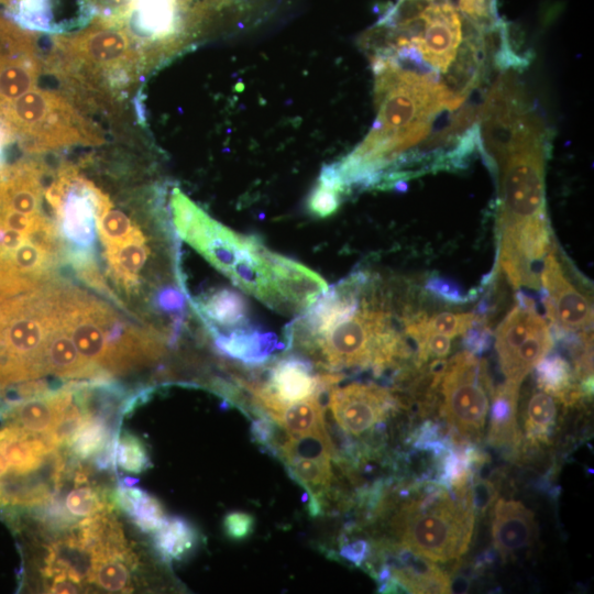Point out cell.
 <instances>
[{
	"mask_svg": "<svg viewBox=\"0 0 594 594\" xmlns=\"http://www.w3.org/2000/svg\"><path fill=\"white\" fill-rule=\"evenodd\" d=\"M475 314L441 312L431 317L418 315L413 317L427 330L453 338L463 334L476 319Z\"/></svg>",
	"mask_w": 594,
	"mask_h": 594,
	"instance_id": "obj_35",
	"label": "cell"
},
{
	"mask_svg": "<svg viewBox=\"0 0 594 594\" xmlns=\"http://www.w3.org/2000/svg\"><path fill=\"white\" fill-rule=\"evenodd\" d=\"M377 117L369 134L324 175L343 191L351 186L399 182L411 150L429 134L442 110L458 109L464 97L453 92L438 75L407 68L393 57L373 55Z\"/></svg>",
	"mask_w": 594,
	"mask_h": 594,
	"instance_id": "obj_2",
	"label": "cell"
},
{
	"mask_svg": "<svg viewBox=\"0 0 594 594\" xmlns=\"http://www.w3.org/2000/svg\"><path fill=\"white\" fill-rule=\"evenodd\" d=\"M176 233L240 289L278 310L271 251L255 237L240 234L211 218L180 189L169 200Z\"/></svg>",
	"mask_w": 594,
	"mask_h": 594,
	"instance_id": "obj_4",
	"label": "cell"
},
{
	"mask_svg": "<svg viewBox=\"0 0 594 594\" xmlns=\"http://www.w3.org/2000/svg\"><path fill=\"white\" fill-rule=\"evenodd\" d=\"M537 532L534 513L521 502L501 498L493 509L492 539L495 550L506 560L529 547Z\"/></svg>",
	"mask_w": 594,
	"mask_h": 594,
	"instance_id": "obj_18",
	"label": "cell"
},
{
	"mask_svg": "<svg viewBox=\"0 0 594 594\" xmlns=\"http://www.w3.org/2000/svg\"><path fill=\"white\" fill-rule=\"evenodd\" d=\"M273 282L280 311L306 310L328 289L326 280L316 272L284 255L271 251Z\"/></svg>",
	"mask_w": 594,
	"mask_h": 594,
	"instance_id": "obj_17",
	"label": "cell"
},
{
	"mask_svg": "<svg viewBox=\"0 0 594 594\" xmlns=\"http://www.w3.org/2000/svg\"><path fill=\"white\" fill-rule=\"evenodd\" d=\"M129 562L113 556L94 557L92 570L88 582L109 592H130L131 581Z\"/></svg>",
	"mask_w": 594,
	"mask_h": 594,
	"instance_id": "obj_30",
	"label": "cell"
},
{
	"mask_svg": "<svg viewBox=\"0 0 594 594\" xmlns=\"http://www.w3.org/2000/svg\"><path fill=\"white\" fill-rule=\"evenodd\" d=\"M116 494L119 506L142 531L155 532L166 519L161 502L142 488L121 483Z\"/></svg>",
	"mask_w": 594,
	"mask_h": 594,
	"instance_id": "obj_27",
	"label": "cell"
},
{
	"mask_svg": "<svg viewBox=\"0 0 594 594\" xmlns=\"http://www.w3.org/2000/svg\"><path fill=\"white\" fill-rule=\"evenodd\" d=\"M116 432L107 420L89 417L75 432L68 447L76 459L94 458Z\"/></svg>",
	"mask_w": 594,
	"mask_h": 594,
	"instance_id": "obj_29",
	"label": "cell"
},
{
	"mask_svg": "<svg viewBox=\"0 0 594 594\" xmlns=\"http://www.w3.org/2000/svg\"><path fill=\"white\" fill-rule=\"evenodd\" d=\"M116 462L122 470L133 474H140L152 466L144 443L127 431L118 436Z\"/></svg>",
	"mask_w": 594,
	"mask_h": 594,
	"instance_id": "obj_34",
	"label": "cell"
},
{
	"mask_svg": "<svg viewBox=\"0 0 594 594\" xmlns=\"http://www.w3.org/2000/svg\"><path fill=\"white\" fill-rule=\"evenodd\" d=\"M471 493L474 510L480 512H484L497 495L494 484L485 479H474Z\"/></svg>",
	"mask_w": 594,
	"mask_h": 594,
	"instance_id": "obj_41",
	"label": "cell"
},
{
	"mask_svg": "<svg viewBox=\"0 0 594 594\" xmlns=\"http://www.w3.org/2000/svg\"><path fill=\"white\" fill-rule=\"evenodd\" d=\"M427 1H433V0H427Z\"/></svg>",
	"mask_w": 594,
	"mask_h": 594,
	"instance_id": "obj_44",
	"label": "cell"
},
{
	"mask_svg": "<svg viewBox=\"0 0 594 594\" xmlns=\"http://www.w3.org/2000/svg\"><path fill=\"white\" fill-rule=\"evenodd\" d=\"M0 124L11 143L28 154L105 143L101 128L67 94L33 88L0 108Z\"/></svg>",
	"mask_w": 594,
	"mask_h": 594,
	"instance_id": "obj_6",
	"label": "cell"
},
{
	"mask_svg": "<svg viewBox=\"0 0 594 594\" xmlns=\"http://www.w3.org/2000/svg\"><path fill=\"white\" fill-rule=\"evenodd\" d=\"M450 490L440 484L402 505L391 521L397 546L433 562L452 561L466 552L475 519L471 486Z\"/></svg>",
	"mask_w": 594,
	"mask_h": 594,
	"instance_id": "obj_5",
	"label": "cell"
},
{
	"mask_svg": "<svg viewBox=\"0 0 594 594\" xmlns=\"http://www.w3.org/2000/svg\"><path fill=\"white\" fill-rule=\"evenodd\" d=\"M426 289L435 297L452 304H463L470 300L461 287L453 280L443 277H431L426 283Z\"/></svg>",
	"mask_w": 594,
	"mask_h": 594,
	"instance_id": "obj_40",
	"label": "cell"
},
{
	"mask_svg": "<svg viewBox=\"0 0 594 594\" xmlns=\"http://www.w3.org/2000/svg\"><path fill=\"white\" fill-rule=\"evenodd\" d=\"M43 73L86 112L108 114L118 113L148 74L132 38L96 16L79 30L51 36Z\"/></svg>",
	"mask_w": 594,
	"mask_h": 594,
	"instance_id": "obj_3",
	"label": "cell"
},
{
	"mask_svg": "<svg viewBox=\"0 0 594 594\" xmlns=\"http://www.w3.org/2000/svg\"><path fill=\"white\" fill-rule=\"evenodd\" d=\"M154 534L155 550L168 563L184 560L198 546V530L179 516L166 517Z\"/></svg>",
	"mask_w": 594,
	"mask_h": 594,
	"instance_id": "obj_25",
	"label": "cell"
},
{
	"mask_svg": "<svg viewBox=\"0 0 594 594\" xmlns=\"http://www.w3.org/2000/svg\"><path fill=\"white\" fill-rule=\"evenodd\" d=\"M106 195L72 164H63L45 189L55 226L64 246V260L69 264L96 258L97 215Z\"/></svg>",
	"mask_w": 594,
	"mask_h": 594,
	"instance_id": "obj_8",
	"label": "cell"
},
{
	"mask_svg": "<svg viewBox=\"0 0 594 594\" xmlns=\"http://www.w3.org/2000/svg\"><path fill=\"white\" fill-rule=\"evenodd\" d=\"M114 502L107 499L99 488L76 485L65 498V508L75 518H87L109 514Z\"/></svg>",
	"mask_w": 594,
	"mask_h": 594,
	"instance_id": "obj_31",
	"label": "cell"
},
{
	"mask_svg": "<svg viewBox=\"0 0 594 594\" xmlns=\"http://www.w3.org/2000/svg\"><path fill=\"white\" fill-rule=\"evenodd\" d=\"M340 202V194L318 183L308 197L307 207L314 216L327 218L337 211Z\"/></svg>",
	"mask_w": 594,
	"mask_h": 594,
	"instance_id": "obj_37",
	"label": "cell"
},
{
	"mask_svg": "<svg viewBox=\"0 0 594 594\" xmlns=\"http://www.w3.org/2000/svg\"><path fill=\"white\" fill-rule=\"evenodd\" d=\"M557 405L544 391L535 392L528 404L525 418L526 441L529 446L549 442L556 426Z\"/></svg>",
	"mask_w": 594,
	"mask_h": 594,
	"instance_id": "obj_28",
	"label": "cell"
},
{
	"mask_svg": "<svg viewBox=\"0 0 594 594\" xmlns=\"http://www.w3.org/2000/svg\"><path fill=\"white\" fill-rule=\"evenodd\" d=\"M138 228L140 227L113 205L97 216V232L103 248L123 243Z\"/></svg>",
	"mask_w": 594,
	"mask_h": 594,
	"instance_id": "obj_32",
	"label": "cell"
},
{
	"mask_svg": "<svg viewBox=\"0 0 594 594\" xmlns=\"http://www.w3.org/2000/svg\"><path fill=\"white\" fill-rule=\"evenodd\" d=\"M64 246L55 222L45 223L15 249L0 254V294L7 298L34 290L55 277Z\"/></svg>",
	"mask_w": 594,
	"mask_h": 594,
	"instance_id": "obj_11",
	"label": "cell"
},
{
	"mask_svg": "<svg viewBox=\"0 0 594 594\" xmlns=\"http://www.w3.org/2000/svg\"><path fill=\"white\" fill-rule=\"evenodd\" d=\"M9 144H11V141L3 127L0 124V168L3 165L4 147Z\"/></svg>",
	"mask_w": 594,
	"mask_h": 594,
	"instance_id": "obj_43",
	"label": "cell"
},
{
	"mask_svg": "<svg viewBox=\"0 0 594 594\" xmlns=\"http://www.w3.org/2000/svg\"><path fill=\"white\" fill-rule=\"evenodd\" d=\"M146 241L145 234L138 228L123 243L105 248L110 277L128 294L134 293L140 286V273L150 255Z\"/></svg>",
	"mask_w": 594,
	"mask_h": 594,
	"instance_id": "obj_23",
	"label": "cell"
},
{
	"mask_svg": "<svg viewBox=\"0 0 594 594\" xmlns=\"http://www.w3.org/2000/svg\"><path fill=\"white\" fill-rule=\"evenodd\" d=\"M484 145L499 172L498 263L515 288H540L551 246L546 211L544 125L524 98L483 120Z\"/></svg>",
	"mask_w": 594,
	"mask_h": 594,
	"instance_id": "obj_1",
	"label": "cell"
},
{
	"mask_svg": "<svg viewBox=\"0 0 594 594\" xmlns=\"http://www.w3.org/2000/svg\"><path fill=\"white\" fill-rule=\"evenodd\" d=\"M437 383L442 395V415L450 428L464 440H480L493 393L485 360L469 351L458 353L436 374Z\"/></svg>",
	"mask_w": 594,
	"mask_h": 594,
	"instance_id": "obj_9",
	"label": "cell"
},
{
	"mask_svg": "<svg viewBox=\"0 0 594 594\" xmlns=\"http://www.w3.org/2000/svg\"><path fill=\"white\" fill-rule=\"evenodd\" d=\"M254 517L246 512H230L222 520V529L227 538L242 541L249 538L254 530Z\"/></svg>",
	"mask_w": 594,
	"mask_h": 594,
	"instance_id": "obj_38",
	"label": "cell"
},
{
	"mask_svg": "<svg viewBox=\"0 0 594 594\" xmlns=\"http://www.w3.org/2000/svg\"><path fill=\"white\" fill-rule=\"evenodd\" d=\"M299 350L333 372L360 367L381 374L407 356V345L389 315L367 305Z\"/></svg>",
	"mask_w": 594,
	"mask_h": 594,
	"instance_id": "obj_7",
	"label": "cell"
},
{
	"mask_svg": "<svg viewBox=\"0 0 594 594\" xmlns=\"http://www.w3.org/2000/svg\"><path fill=\"white\" fill-rule=\"evenodd\" d=\"M46 172V165L34 158L3 164L0 168V209L25 215L42 213Z\"/></svg>",
	"mask_w": 594,
	"mask_h": 594,
	"instance_id": "obj_16",
	"label": "cell"
},
{
	"mask_svg": "<svg viewBox=\"0 0 594 594\" xmlns=\"http://www.w3.org/2000/svg\"><path fill=\"white\" fill-rule=\"evenodd\" d=\"M535 369L539 388L560 402L572 404L583 394L574 382L571 365L560 354H547Z\"/></svg>",
	"mask_w": 594,
	"mask_h": 594,
	"instance_id": "obj_26",
	"label": "cell"
},
{
	"mask_svg": "<svg viewBox=\"0 0 594 594\" xmlns=\"http://www.w3.org/2000/svg\"><path fill=\"white\" fill-rule=\"evenodd\" d=\"M45 364L47 374L58 378L70 381L110 377L85 361L58 317L47 339Z\"/></svg>",
	"mask_w": 594,
	"mask_h": 594,
	"instance_id": "obj_21",
	"label": "cell"
},
{
	"mask_svg": "<svg viewBox=\"0 0 594 594\" xmlns=\"http://www.w3.org/2000/svg\"><path fill=\"white\" fill-rule=\"evenodd\" d=\"M216 350L223 356L241 362L248 367H258L266 363L272 352L280 346L275 334L243 326L223 333L213 327H206Z\"/></svg>",
	"mask_w": 594,
	"mask_h": 594,
	"instance_id": "obj_19",
	"label": "cell"
},
{
	"mask_svg": "<svg viewBox=\"0 0 594 594\" xmlns=\"http://www.w3.org/2000/svg\"><path fill=\"white\" fill-rule=\"evenodd\" d=\"M541 298L553 328L570 332L590 331L593 307L565 276L551 249L540 271Z\"/></svg>",
	"mask_w": 594,
	"mask_h": 594,
	"instance_id": "obj_14",
	"label": "cell"
},
{
	"mask_svg": "<svg viewBox=\"0 0 594 594\" xmlns=\"http://www.w3.org/2000/svg\"><path fill=\"white\" fill-rule=\"evenodd\" d=\"M371 553V546L364 539H354L341 544L340 556L355 565H362L367 562Z\"/></svg>",
	"mask_w": 594,
	"mask_h": 594,
	"instance_id": "obj_42",
	"label": "cell"
},
{
	"mask_svg": "<svg viewBox=\"0 0 594 594\" xmlns=\"http://www.w3.org/2000/svg\"><path fill=\"white\" fill-rule=\"evenodd\" d=\"M328 406L342 431L361 436L389 416L396 408V398L378 385L352 383L344 387H333Z\"/></svg>",
	"mask_w": 594,
	"mask_h": 594,
	"instance_id": "obj_13",
	"label": "cell"
},
{
	"mask_svg": "<svg viewBox=\"0 0 594 594\" xmlns=\"http://www.w3.org/2000/svg\"><path fill=\"white\" fill-rule=\"evenodd\" d=\"M519 385L505 380L503 384L493 389L487 441L496 449L517 452L519 448L521 441L517 424Z\"/></svg>",
	"mask_w": 594,
	"mask_h": 594,
	"instance_id": "obj_20",
	"label": "cell"
},
{
	"mask_svg": "<svg viewBox=\"0 0 594 594\" xmlns=\"http://www.w3.org/2000/svg\"><path fill=\"white\" fill-rule=\"evenodd\" d=\"M463 334L466 351L473 354L487 351L493 343V332L482 318L476 317L472 326Z\"/></svg>",
	"mask_w": 594,
	"mask_h": 594,
	"instance_id": "obj_39",
	"label": "cell"
},
{
	"mask_svg": "<svg viewBox=\"0 0 594 594\" xmlns=\"http://www.w3.org/2000/svg\"><path fill=\"white\" fill-rule=\"evenodd\" d=\"M270 418L296 439H318L334 444L326 427L320 394L284 404Z\"/></svg>",
	"mask_w": 594,
	"mask_h": 594,
	"instance_id": "obj_22",
	"label": "cell"
},
{
	"mask_svg": "<svg viewBox=\"0 0 594 594\" xmlns=\"http://www.w3.org/2000/svg\"><path fill=\"white\" fill-rule=\"evenodd\" d=\"M189 302L205 327L234 329L248 324L249 305L238 292L229 288L215 290Z\"/></svg>",
	"mask_w": 594,
	"mask_h": 594,
	"instance_id": "obj_24",
	"label": "cell"
},
{
	"mask_svg": "<svg viewBox=\"0 0 594 594\" xmlns=\"http://www.w3.org/2000/svg\"><path fill=\"white\" fill-rule=\"evenodd\" d=\"M406 332L417 344L419 362L442 359L450 352L451 338L427 330L411 318L406 319Z\"/></svg>",
	"mask_w": 594,
	"mask_h": 594,
	"instance_id": "obj_33",
	"label": "cell"
},
{
	"mask_svg": "<svg viewBox=\"0 0 594 594\" xmlns=\"http://www.w3.org/2000/svg\"><path fill=\"white\" fill-rule=\"evenodd\" d=\"M341 378L342 375L333 371L316 373L309 360L288 355L271 367L267 381L260 385L274 399L292 404L332 389Z\"/></svg>",
	"mask_w": 594,
	"mask_h": 594,
	"instance_id": "obj_15",
	"label": "cell"
},
{
	"mask_svg": "<svg viewBox=\"0 0 594 594\" xmlns=\"http://www.w3.org/2000/svg\"><path fill=\"white\" fill-rule=\"evenodd\" d=\"M42 74L37 34L0 13V108L35 88Z\"/></svg>",
	"mask_w": 594,
	"mask_h": 594,
	"instance_id": "obj_12",
	"label": "cell"
},
{
	"mask_svg": "<svg viewBox=\"0 0 594 594\" xmlns=\"http://www.w3.org/2000/svg\"><path fill=\"white\" fill-rule=\"evenodd\" d=\"M459 9L480 30L495 25V0H459Z\"/></svg>",
	"mask_w": 594,
	"mask_h": 594,
	"instance_id": "obj_36",
	"label": "cell"
},
{
	"mask_svg": "<svg viewBox=\"0 0 594 594\" xmlns=\"http://www.w3.org/2000/svg\"><path fill=\"white\" fill-rule=\"evenodd\" d=\"M553 338L536 302L525 293L496 329L495 349L506 380L520 384L551 350Z\"/></svg>",
	"mask_w": 594,
	"mask_h": 594,
	"instance_id": "obj_10",
	"label": "cell"
}]
</instances>
